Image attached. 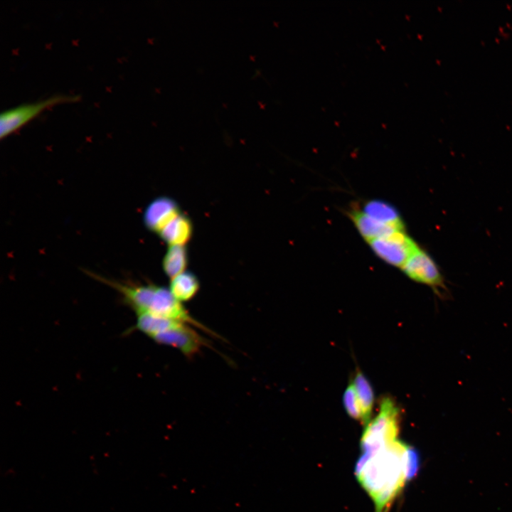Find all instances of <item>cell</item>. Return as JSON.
Segmentation results:
<instances>
[{"instance_id": "cell-1", "label": "cell", "mask_w": 512, "mask_h": 512, "mask_svg": "<svg viewBox=\"0 0 512 512\" xmlns=\"http://www.w3.org/2000/svg\"><path fill=\"white\" fill-rule=\"evenodd\" d=\"M418 452L409 444L395 442L362 452L355 474L375 505V512H388L393 501L420 469Z\"/></svg>"}, {"instance_id": "cell-2", "label": "cell", "mask_w": 512, "mask_h": 512, "mask_svg": "<svg viewBox=\"0 0 512 512\" xmlns=\"http://www.w3.org/2000/svg\"><path fill=\"white\" fill-rule=\"evenodd\" d=\"M112 287L134 310L137 315L150 314L188 324L212 336L220 338L213 330L194 318L169 289L155 284H134L114 282Z\"/></svg>"}, {"instance_id": "cell-3", "label": "cell", "mask_w": 512, "mask_h": 512, "mask_svg": "<svg viewBox=\"0 0 512 512\" xmlns=\"http://www.w3.org/2000/svg\"><path fill=\"white\" fill-rule=\"evenodd\" d=\"M195 329L183 322L155 316H146L142 323L145 335L158 343L176 348L190 359L204 347H210L208 341Z\"/></svg>"}, {"instance_id": "cell-4", "label": "cell", "mask_w": 512, "mask_h": 512, "mask_svg": "<svg viewBox=\"0 0 512 512\" xmlns=\"http://www.w3.org/2000/svg\"><path fill=\"white\" fill-rule=\"evenodd\" d=\"M400 421L401 412L395 400L389 396L383 397L377 415L365 426L361 439V451L372 450L398 440Z\"/></svg>"}, {"instance_id": "cell-5", "label": "cell", "mask_w": 512, "mask_h": 512, "mask_svg": "<svg viewBox=\"0 0 512 512\" xmlns=\"http://www.w3.org/2000/svg\"><path fill=\"white\" fill-rule=\"evenodd\" d=\"M78 100V95H56L6 110L0 114V137L3 138L19 128L46 107L58 103L75 102Z\"/></svg>"}, {"instance_id": "cell-6", "label": "cell", "mask_w": 512, "mask_h": 512, "mask_svg": "<svg viewBox=\"0 0 512 512\" xmlns=\"http://www.w3.org/2000/svg\"><path fill=\"white\" fill-rule=\"evenodd\" d=\"M377 256L388 264L401 268L420 247L405 230H397L386 236L368 242Z\"/></svg>"}, {"instance_id": "cell-7", "label": "cell", "mask_w": 512, "mask_h": 512, "mask_svg": "<svg viewBox=\"0 0 512 512\" xmlns=\"http://www.w3.org/2000/svg\"><path fill=\"white\" fill-rule=\"evenodd\" d=\"M401 270L410 279L433 288L437 294L446 288L438 266L420 247L409 257Z\"/></svg>"}, {"instance_id": "cell-8", "label": "cell", "mask_w": 512, "mask_h": 512, "mask_svg": "<svg viewBox=\"0 0 512 512\" xmlns=\"http://www.w3.org/2000/svg\"><path fill=\"white\" fill-rule=\"evenodd\" d=\"M181 213L176 203L167 197H159L149 204L144 214L146 227L159 233L171 220Z\"/></svg>"}, {"instance_id": "cell-9", "label": "cell", "mask_w": 512, "mask_h": 512, "mask_svg": "<svg viewBox=\"0 0 512 512\" xmlns=\"http://www.w3.org/2000/svg\"><path fill=\"white\" fill-rule=\"evenodd\" d=\"M348 214L358 233L367 242L390 235L397 230H405L381 223L363 212L361 208H352Z\"/></svg>"}, {"instance_id": "cell-10", "label": "cell", "mask_w": 512, "mask_h": 512, "mask_svg": "<svg viewBox=\"0 0 512 512\" xmlns=\"http://www.w3.org/2000/svg\"><path fill=\"white\" fill-rule=\"evenodd\" d=\"M193 226L190 219L181 213L166 224L158 233L169 246L184 245L191 238Z\"/></svg>"}, {"instance_id": "cell-11", "label": "cell", "mask_w": 512, "mask_h": 512, "mask_svg": "<svg viewBox=\"0 0 512 512\" xmlns=\"http://www.w3.org/2000/svg\"><path fill=\"white\" fill-rule=\"evenodd\" d=\"M356 392L362 412V424L366 426L371 420L374 405V392L369 380L360 370H356L351 381Z\"/></svg>"}, {"instance_id": "cell-12", "label": "cell", "mask_w": 512, "mask_h": 512, "mask_svg": "<svg viewBox=\"0 0 512 512\" xmlns=\"http://www.w3.org/2000/svg\"><path fill=\"white\" fill-rule=\"evenodd\" d=\"M361 209L381 223L400 230H405L403 221L397 210L393 206L384 201L378 200L368 201Z\"/></svg>"}, {"instance_id": "cell-13", "label": "cell", "mask_w": 512, "mask_h": 512, "mask_svg": "<svg viewBox=\"0 0 512 512\" xmlns=\"http://www.w3.org/2000/svg\"><path fill=\"white\" fill-rule=\"evenodd\" d=\"M200 284L196 275L183 272L171 279L169 290L173 296L181 303L189 302L198 294Z\"/></svg>"}, {"instance_id": "cell-14", "label": "cell", "mask_w": 512, "mask_h": 512, "mask_svg": "<svg viewBox=\"0 0 512 512\" xmlns=\"http://www.w3.org/2000/svg\"><path fill=\"white\" fill-rule=\"evenodd\" d=\"M162 264L164 272L171 279L185 272L187 265V252L184 246H169Z\"/></svg>"}, {"instance_id": "cell-15", "label": "cell", "mask_w": 512, "mask_h": 512, "mask_svg": "<svg viewBox=\"0 0 512 512\" xmlns=\"http://www.w3.org/2000/svg\"><path fill=\"white\" fill-rule=\"evenodd\" d=\"M343 405L348 416L362 422V412L356 390L349 383L343 395Z\"/></svg>"}]
</instances>
